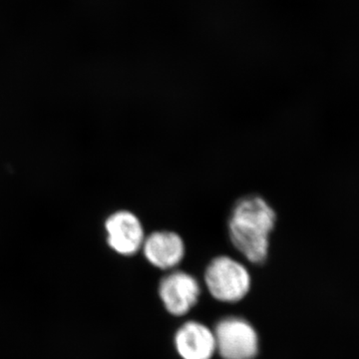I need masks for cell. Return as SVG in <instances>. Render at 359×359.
I'll return each mask as SVG.
<instances>
[{"mask_svg": "<svg viewBox=\"0 0 359 359\" xmlns=\"http://www.w3.org/2000/svg\"><path fill=\"white\" fill-rule=\"evenodd\" d=\"M142 249L149 263L160 269L176 268L185 257L183 238L174 231H154L145 238Z\"/></svg>", "mask_w": 359, "mask_h": 359, "instance_id": "6", "label": "cell"}, {"mask_svg": "<svg viewBox=\"0 0 359 359\" xmlns=\"http://www.w3.org/2000/svg\"><path fill=\"white\" fill-rule=\"evenodd\" d=\"M105 229L108 245L117 254L133 256L143 247L145 233L140 219L133 212H114L106 221Z\"/></svg>", "mask_w": 359, "mask_h": 359, "instance_id": "5", "label": "cell"}, {"mask_svg": "<svg viewBox=\"0 0 359 359\" xmlns=\"http://www.w3.org/2000/svg\"><path fill=\"white\" fill-rule=\"evenodd\" d=\"M216 353L223 359H254L259 353V335L249 321L229 316L214 330Z\"/></svg>", "mask_w": 359, "mask_h": 359, "instance_id": "3", "label": "cell"}, {"mask_svg": "<svg viewBox=\"0 0 359 359\" xmlns=\"http://www.w3.org/2000/svg\"><path fill=\"white\" fill-rule=\"evenodd\" d=\"M276 215L262 197L249 196L238 201L229 221L231 244L252 264H263L269 256V236Z\"/></svg>", "mask_w": 359, "mask_h": 359, "instance_id": "1", "label": "cell"}, {"mask_svg": "<svg viewBox=\"0 0 359 359\" xmlns=\"http://www.w3.org/2000/svg\"><path fill=\"white\" fill-rule=\"evenodd\" d=\"M205 283L215 299L235 304L249 294L252 278L244 264L230 257L219 256L208 264Z\"/></svg>", "mask_w": 359, "mask_h": 359, "instance_id": "2", "label": "cell"}, {"mask_svg": "<svg viewBox=\"0 0 359 359\" xmlns=\"http://www.w3.org/2000/svg\"><path fill=\"white\" fill-rule=\"evenodd\" d=\"M175 347L182 359H212L216 353L214 330L198 321H187L175 334Z\"/></svg>", "mask_w": 359, "mask_h": 359, "instance_id": "7", "label": "cell"}, {"mask_svg": "<svg viewBox=\"0 0 359 359\" xmlns=\"http://www.w3.org/2000/svg\"><path fill=\"white\" fill-rule=\"evenodd\" d=\"M159 295L168 313L183 316L199 301L200 283L186 271H173L161 280Z\"/></svg>", "mask_w": 359, "mask_h": 359, "instance_id": "4", "label": "cell"}]
</instances>
